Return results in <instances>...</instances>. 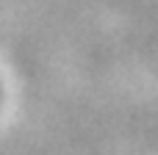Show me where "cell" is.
<instances>
[{"label": "cell", "mask_w": 158, "mask_h": 155, "mask_svg": "<svg viewBox=\"0 0 158 155\" xmlns=\"http://www.w3.org/2000/svg\"><path fill=\"white\" fill-rule=\"evenodd\" d=\"M0 103H3V89H0Z\"/></svg>", "instance_id": "1"}]
</instances>
